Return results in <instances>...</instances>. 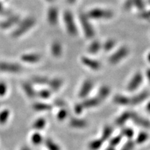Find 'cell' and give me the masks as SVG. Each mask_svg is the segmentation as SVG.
<instances>
[{
	"label": "cell",
	"mask_w": 150,
	"mask_h": 150,
	"mask_svg": "<svg viewBox=\"0 0 150 150\" xmlns=\"http://www.w3.org/2000/svg\"><path fill=\"white\" fill-rule=\"evenodd\" d=\"M47 1H49V2H52V1H54V0H47Z\"/></svg>",
	"instance_id": "52"
},
{
	"label": "cell",
	"mask_w": 150,
	"mask_h": 150,
	"mask_svg": "<svg viewBox=\"0 0 150 150\" xmlns=\"http://www.w3.org/2000/svg\"><path fill=\"white\" fill-rule=\"evenodd\" d=\"M67 1H68V3L72 4V3H74L75 1H76V0H67Z\"/></svg>",
	"instance_id": "49"
},
{
	"label": "cell",
	"mask_w": 150,
	"mask_h": 150,
	"mask_svg": "<svg viewBox=\"0 0 150 150\" xmlns=\"http://www.w3.org/2000/svg\"><path fill=\"white\" fill-rule=\"evenodd\" d=\"M110 93V89L108 86H101L98 93V98L101 101L103 100H105L109 96Z\"/></svg>",
	"instance_id": "21"
},
{
	"label": "cell",
	"mask_w": 150,
	"mask_h": 150,
	"mask_svg": "<svg viewBox=\"0 0 150 150\" xmlns=\"http://www.w3.org/2000/svg\"><path fill=\"white\" fill-rule=\"evenodd\" d=\"M50 87L51 88V90L54 91H57L59 90V88L62 87L63 84V81L59 78H54L51 80L49 81Z\"/></svg>",
	"instance_id": "19"
},
{
	"label": "cell",
	"mask_w": 150,
	"mask_h": 150,
	"mask_svg": "<svg viewBox=\"0 0 150 150\" xmlns=\"http://www.w3.org/2000/svg\"><path fill=\"white\" fill-rule=\"evenodd\" d=\"M23 88L26 95L30 98H33L36 96V92L30 83H25L23 84Z\"/></svg>",
	"instance_id": "23"
},
{
	"label": "cell",
	"mask_w": 150,
	"mask_h": 150,
	"mask_svg": "<svg viewBox=\"0 0 150 150\" xmlns=\"http://www.w3.org/2000/svg\"><path fill=\"white\" fill-rule=\"evenodd\" d=\"M19 21H20V18L18 16H13L8 18L6 20L2 22L1 27L3 29H8V28H11L15 25H16Z\"/></svg>",
	"instance_id": "15"
},
{
	"label": "cell",
	"mask_w": 150,
	"mask_h": 150,
	"mask_svg": "<svg viewBox=\"0 0 150 150\" xmlns=\"http://www.w3.org/2000/svg\"><path fill=\"white\" fill-rule=\"evenodd\" d=\"M52 108L51 105L45 103H36L33 105V109L36 111H50Z\"/></svg>",
	"instance_id": "20"
},
{
	"label": "cell",
	"mask_w": 150,
	"mask_h": 150,
	"mask_svg": "<svg viewBox=\"0 0 150 150\" xmlns=\"http://www.w3.org/2000/svg\"><path fill=\"white\" fill-rule=\"evenodd\" d=\"M7 92V86L4 82H0V96L2 97L6 95Z\"/></svg>",
	"instance_id": "38"
},
{
	"label": "cell",
	"mask_w": 150,
	"mask_h": 150,
	"mask_svg": "<svg viewBox=\"0 0 150 150\" xmlns=\"http://www.w3.org/2000/svg\"><path fill=\"white\" fill-rule=\"evenodd\" d=\"M22 68L21 66L16 63L1 62L0 63V71L3 72L16 73L20 72Z\"/></svg>",
	"instance_id": "6"
},
{
	"label": "cell",
	"mask_w": 150,
	"mask_h": 150,
	"mask_svg": "<svg viewBox=\"0 0 150 150\" xmlns=\"http://www.w3.org/2000/svg\"><path fill=\"white\" fill-rule=\"evenodd\" d=\"M149 96V93L146 91L141 92L138 95L133 96L131 99H130V103L131 105H138L139 103L143 102Z\"/></svg>",
	"instance_id": "12"
},
{
	"label": "cell",
	"mask_w": 150,
	"mask_h": 150,
	"mask_svg": "<svg viewBox=\"0 0 150 150\" xmlns=\"http://www.w3.org/2000/svg\"><path fill=\"white\" fill-rule=\"evenodd\" d=\"M134 5L133 0H128L125 4V8L126 9H129L132 8V6Z\"/></svg>",
	"instance_id": "42"
},
{
	"label": "cell",
	"mask_w": 150,
	"mask_h": 150,
	"mask_svg": "<svg viewBox=\"0 0 150 150\" xmlns=\"http://www.w3.org/2000/svg\"><path fill=\"white\" fill-rule=\"evenodd\" d=\"M81 62L86 67L94 70V71H97V70L100 69L101 67V63L98 61L88 57H85V56L81 58Z\"/></svg>",
	"instance_id": "9"
},
{
	"label": "cell",
	"mask_w": 150,
	"mask_h": 150,
	"mask_svg": "<svg viewBox=\"0 0 150 150\" xmlns=\"http://www.w3.org/2000/svg\"><path fill=\"white\" fill-rule=\"evenodd\" d=\"M45 144L49 150H61L60 147L58 144H56L51 139L48 138L45 141Z\"/></svg>",
	"instance_id": "26"
},
{
	"label": "cell",
	"mask_w": 150,
	"mask_h": 150,
	"mask_svg": "<svg viewBox=\"0 0 150 150\" xmlns=\"http://www.w3.org/2000/svg\"><path fill=\"white\" fill-rule=\"evenodd\" d=\"M134 147V143L132 141H129L126 143L124 146L122 148L121 150H133Z\"/></svg>",
	"instance_id": "39"
},
{
	"label": "cell",
	"mask_w": 150,
	"mask_h": 150,
	"mask_svg": "<svg viewBox=\"0 0 150 150\" xmlns=\"http://www.w3.org/2000/svg\"><path fill=\"white\" fill-rule=\"evenodd\" d=\"M106 150H115V148H114V147H112V146H110V147H108V148Z\"/></svg>",
	"instance_id": "50"
},
{
	"label": "cell",
	"mask_w": 150,
	"mask_h": 150,
	"mask_svg": "<svg viewBox=\"0 0 150 150\" xmlns=\"http://www.w3.org/2000/svg\"><path fill=\"white\" fill-rule=\"evenodd\" d=\"M112 133V128L110 126H106L103 129L102 133L101 139L103 141H105L108 139Z\"/></svg>",
	"instance_id": "27"
},
{
	"label": "cell",
	"mask_w": 150,
	"mask_h": 150,
	"mask_svg": "<svg viewBox=\"0 0 150 150\" xmlns=\"http://www.w3.org/2000/svg\"><path fill=\"white\" fill-rule=\"evenodd\" d=\"M43 137L39 133H35L31 137V142L35 145H39L43 142Z\"/></svg>",
	"instance_id": "30"
},
{
	"label": "cell",
	"mask_w": 150,
	"mask_h": 150,
	"mask_svg": "<svg viewBox=\"0 0 150 150\" xmlns=\"http://www.w3.org/2000/svg\"><path fill=\"white\" fill-rule=\"evenodd\" d=\"M80 21L84 35L88 38H92L95 36V31L89 18L86 15H81L80 16Z\"/></svg>",
	"instance_id": "5"
},
{
	"label": "cell",
	"mask_w": 150,
	"mask_h": 150,
	"mask_svg": "<svg viewBox=\"0 0 150 150\" xmlns=\"http://www.w3.org/2000/svg\"><path fill=\"white\" fill-rule=\"evenodd\" d=\"M146 76H147V78L148 79L149 82L150 83V68L147 69V71H146Z\"/></svg>",
	"instance_id": "45"
},
{
	"label": "cell",
	"mask_w": 150,
	"mask_h": 150,
	"mask_svg": "<svg viewBox=\"0 0 150 150\" xmlns=\"http://www.w3.org/2000/svg\"><path fill=\"white\" fill-rule=\"evenodd\" d=\"M142 18L143 19H149L150 18V11H143L142 15H141Z\"/></svg>",
	"instance_id": "43"
},
{
	"label": "cell",
	"mask_w": 150,
	"mask_h": 150,
	"mask_svg": "<svg viewBox=\"0 0 150 150\" xmlns=\"http://www.w3.org/2000/svg\"><path fill=\"white\" fill-rule=\"evenodd\" d=\"M10 112L7 109L3 110L0 112V124L4 125L5 124L9 117Z\"/></svg>",
	"instance_id": "28"
},
{
	"label": "cell",
	"mask_w": 150,
	"mask_h": 150,
	"mask_svg": "<svg viewBox=\"0 0 150 150\" xmlns=\"http://www.w3.org/2000/svg\"><path fill=\"white\" fill-rule=\"evenodd\" d=\"M146 110L148 112H150V102L148 103L147 106H146Z\"/></svg>",
	"instance_id": "47"
},
{
	"label": "cell",
	"mask_w": 150,
	"mask_h": 150,
	"mask_svg": "<svg viewBox=\"0 0 150 150\" xmlns=\"http://www.w3.org/2000/svg\"><path fill=\"white\" fill-rule=\"evenodd\" d=\"M58 20V11L56 8H51L48 12V21L51 25H55Z\"/></svg>",
	"instance_id": "13"
},
{
	"label": "cell",
	"mask_w": 150,
	"mask_h": 150,
	"mask_svg": "<svg viewBox=\"0 0 150 150\" xmlns=\"http://www.w3.org/2000/svg\"><path fill=\"white\" fill-rule=\"evenodd\" d=\"M143 81V75L141 73H136L133 77L131 78V81L128 83V90L129 91H134L141 85Z\"/></svg>",
	"instance_id": "7"
},
{
	"label": "cell",
	"mask_w": 150,
	"mask_h": 150,
	"mask_svg": "<svg viewBox=\"0 0 150 150\" xmlns=\"http://www.w3.org/2000/svg\"><path fill=\"white\" fill-rule=\"evenodd\" d=\"M129 119H131V112L126 111L123 112L116 119V123L118 126L123 125Z\"/></svg>",
	"instance_id": "22"
},
{
	"label": "cell",
	"mask_w": 150,
	"mask_h": 150,
	"mask_svg": "<svg viewBox=\"0 0 150 150\" xmlns=\"http://www.w3.org/2000/svg\"><path fill=\"white\" fill-rule=\"evenodd\" d=\"M84 109V107L82 105V103H78L74 106V112L76 114H80L82 112Z\"/></svg>",
	"instance_id": "41"
},
{
	"label": "cell",
	"mask_w": 150,
	"mask_h": 150,
	"mask_svg": "<svg viewBox=\"0 0 150 150\" xmlns=\"http://www.w3.org/2000/svg\"><path fill=\"white\" fill-rule=\"evenodd\" d=\"M134 132L132 129L131 128H125L121 131V136H125L128 138H131L133 137Z\"/></svg>",
	"instance_id": "34"
},
{
	"label": "cell",
	"mask_w": 150,
	"mask_h": 150,
	"mask_svg": "<svg viewBox=\"0 0 150 150\" xmlns=\"http://www.w3.org/2000/svg\"><path fill=\"white\" fill-rule=\"evenodd\" d=\"M133 4H135L134 6H137L138 9H142V10H143L144 5L143 0H133Z\"/></svg>",
	"instance_id": "40"
},
{
	"label": "cell",
	"mask_w": 150,
	"mask_h": 150,
	"mask_svg": "<svg viewBox=\"0 0 150 150\" xmlns=\"http://www.w3.org/2000/svg\"><path fill=\"white\" fill-rule=\"evenodd\" d=\"M36 23L35 19L33 18H28L21 22L15 30L13 32L12 36L14 38H18L26 33L33 27Z\"/></svg>",
	"instance_id": "1"
},
{
	"label": "cell",
	"mask_w": 150,
	"mask_h": 150,
	"mask_svg": "<svg viewBox=\"0 0 150 150\" xmlns=\"http://www.w3.org/2000/svg\"><path fill=\"white\" fill-rule=\"evenodd\" d=\"M41 55L38 53H29L23 54L21 59L23 62L27 63H36L40 62L41 59Z\"/></svg>",
	"instance_id": "11"
},
{
	"label": "cell",
	"mask_w": 150,
	"mask_h": 150,
	"mask_svg": "<svg viewBox=\"0 0 150 150\" xmlns=\"http://www.w3.org/2000/svg\"><path fill=\"white\" fill-rule=\"evenodd\" d=\"M69 125L73 128L81 129L86 127L88 126V122L83 119L72 118L69 121Z\"/></svg>",
	"instance_id": "14"
},
{
	"label": "cell",
	"mask_w": 150,
	"mask_h": 150,
	"mask_svg": "<svg viewBox=\"0 0 150 150\" xmlns=\"http://www.w3.org/2000/svg\"><path fill=\"white\" fill-rule=\"evenodd\" d=\"M148 134L146 133L142 132L139 133V134L138 135V137L137 138V141H136V142H137V143L138 144H142L146 142V141L148 139Z\"/></svg>",
	"instance_id": "32"
},
{
	"label": "cell",
	"mask_w": 150,
	"mask_h": 150,
	"mask_svg": "<svg viewBox=\"0 0 150 150\" xmlns=\"http://www.w3.org/2000/svg\"><path fill=\"white\" fill-rule=\"evenodd\" d=\"M21 150H31V149L30 147H28V146H23V147L21 149Z\"/></svg>",
	"instance_id": "46"
},
{
	"label": "cell",
	"mask_w": 150,
	"mask_h": 150,
	"mask_svg": "<svg viewBox=\"0 0 150 150\" xmlns=\"http://www.w3.org/2000/svg\"><path fill=\"white\" fill-rule=\"evenodd\" d=\"M101 48V45L98 41H94L88 47V51L91 53H97Z\"/></svg>",
	"instance_id": "24"
},
{
	"label": "cell",
	"mask_w": 150,
	"mask_h": 150,
	"mask_svg": "<svg viewBox=\"0 0 150 150\" xmlns=\"http://www.w3.org/2000/svg\"><path fill=\"white\" fill-rule=\"evenodd\" d=\"M103 141L101 139L93 140L89 144V148L91 150H97L102 146Z\"/></svg>",
	"instance_id": "29"
},
{
	"label": "cell",
	"mask_w": 150,
	"mask_h": 150,
	"mask_svg": "<svg viewBox=\"0 0 150 150\" xmlns=\"http://www.w3.org/2000/svg\"><path fill=\"white\" fill-rule=\"evenodd\" d=\"M68 111L66 109H62L59 111L57 115V118L59 121H63L68 116Z\"/></svg>",
	"instance_id": "36"
},
{
	"label": "cell",
	"mask_w": 150,
	"mask_h": 150,
	"mask_svg": "<svg viewBox=\"0 0 150 150\" xmlns=\"http://www.w3.org/2000/svg\"><path fill=\"white\" fill-rule=\"evenodd\" d=\"M38 95L41 98L47 99L51 96V90H48V89H43L38 93Z\"/></svg>",
	"instance_id": "35"
},
{
	"label": "cell",
	"mask_w": 150,
	"mask_h": 150,
	"mask_svg": "<svg viewBox=\"0 0 150 150\" xmlns=\"http://www.w3.org/2000/svg\"><path fill=\"white\" fill-rule=\"evenodd\" d=\"M113 101L116 104H118L120 105L125 106L130 104L129 98H128L127 96L121 95H116L113 98Z\"/></svg>",
	"instance_id": "18"
},
{
	"label": "cell",
	"mask_w": 150,
	"mask_h": 150,
	"mask_svg": "<svg viewBox=\"0 0 150 150\" xmlns=\"http://www.w3.org/2000/svg\"><path fill=\"white\" fill-rule=\"evenodd\" d=\"M93 87V83L91 80L87 79L84 81L81 87L80 90L79 92V96L81 98H84L86 97L88 94L91 92Z\"/></svg>",
	"instance_id": "8"
},
{
	"label": "cell",
	"mask_w": 150,
	"mask_h": 150,
	"mask_svg": "<svg viewBox=\"0 0 150 150\" xmlns=\"http://www.w3.org/2000/svg\"><path fill=\"white\" fill-rule=\"evenodd\" d=\"M51 51L54 57L58 58L60 57L61 55L62 54L63 48L62 46L59 43L58 41H54L51 45Z\"/></svg>",
	"instance_id": "16"
},
{
	"label": "cell",
	"mask_w": 150,
	"mask_h": 150,
	"mask_svg": "<svg viewBox=\"0 0 150 150\" xmlns=\"http://www.w3.org/2000/svg\"><path fill=\"white\" fill-rule=\"evenodd\" d=\"M63 20L68 33L71 36H76L78 33V30L72 13L69 11H65L63 15Z\"/></svg>",
	"instance_id": "2"
},
{
	"label": "cell",
	"mask_w": 150,
	"mask_h": 150,
	"mask_svg": "<svg viewBox=\"0 0 150 150\" xmlns=\"http://www.w3.org/2000/svg\"><path fill=\"white\" fill-rule=\"evenodd\" d=\"M116 42L113 40H109L106 41V43H105V44L103 45V48L105 51H109L113 48Z\"/></svg>",
	"instance_id": "31"
},
{
	"label": "cell",
	"mask_w": 150,
	"mask_h": 150,
	"mask_svg": "<svg viewBox=\"0 0 150 150\" xmlns=\"http://www.w3.org/2000/svg\"><path fill=\"white\" fill-rule=\"evenodd\" d=\"M55 104L57 106L59 107H62L64 105V102L62 100H57L55 102Z\"/></svg>",
	"instance_id": "44"
},
{
	"label": "cell",
	"mask_w": 150,
	"mask_h": 150,
	"mask_svg": "<svg viewBox=\"0 0 150 150\" xmlns=\"http://www.w3.org/2000/svg\"><path fill=\"white\" fill-rule=\"evenodd\" d=\"M149 3H150V0H149Z\"/></svg>",
	"instance_id": "53"
},
{
	"label": "cell",
	"mask_w": 150,
	"mask_h": 150,
	"mask_svg": "<svg viewBox=\"0 0 150 150\" xmlns=\"http://www.w3.org/2000/svg\"><path fill=\"white\" fill-rule=\"evenodd\" d=\"M49 79L44 76H36L33 78L34 83L38 84H45L49 83Z\"/></svg>",
	"instance_id": "33"
},
{
	"label": "cell",
	"mask_w": 150,
	"mask_h": 150,
	"mask_svg": "<svg viewBox=\"0 0 150 150\" xmlns=\"http://www.w3.org/2000/svg\"><path fill=\"white\" fill-rule=\"evenodd\" d=\"M88 18L101 20V19H110L113 16V13L108 9L95 8L90 11L86 15Z\"/></svg>",
	"instance_id": "3"
},
{
	"label": "cell",
	"mask_w": 150,
	"mask_h": 150,
	"mask_svg": "<svg viewBox=\"0 0 150 150\" xmlns=\"http://www.w3.org/2000/svg\"><path fill=\"white\" fill-rule=\"evenodd\" d=\"M46 120L43 118L37 119L33 125V127L36 130H41L45 127Z\"/></svg>",
	"instance_id": "25"
},
{
	"label": "cell",
	"mask_w": 150,
	"mask_h": 150,
	"mask_svg": "<svg viewBox=\"0 0 150 150\" xmlns=\"http://www.w3.org/2000/svg\"><path fill=\"white\" fill-rule=\"evenodd\" d=\"M121 138H122L121 135L117 136V137H115L113 138H112L110 142V146L115 147V146H117V145H118L121 142Z\"/></svg>",
	"instance_id": "37"
},
{
	"label": "cell",
	"mask_w": 150,
	"mask_h": 150,
	"mask_svg": "<svg viewBox=\"0 0 150 150\" xmlns=\"http://www.w3.org/2000/svg\"><path fill=\"white\" fill-rule=\"evenodd\" d=\"M3 11V5L1 4V3H0V13H1Z\"/></svg>",
	"instance_id": "48"
},
{
	"label": "cell",
	"mask_w": 150,
	"mask_h": 150,
	"mask_svg": "<svg viewBox=\"0 0 150 150\" xmlns=\"http://www.w3.org/2000/svg\"><path fill=\"white\" fill-rule=\"evenodd\" d=\"M148 62L150 63V53L148 55Z\"/></svg>",
	"instance_id": "51"
},
{
	"label": "cell",
	"mask_w": 150,
	"mask_h": 150,
	"mask_svg": "<svg viewBox=\"0 0 150 150\" xmlns=\"http://www.w3.org/2000/svg\"><path fill=\"white\" fill-rule=\"evenodd\" d=\"M128 53L129 50L127 47H121L110 56L109 58V62L112 64L118 63L122 59L126 57Z\"/></svg>",
	"instance_id": "4"
},
{
	"label": "cell",
	"mask_w": 150,
	"mask_h": 150,
	"mask_svg": "<svg viewBox=\"0 0 150 150\" xmlns=\"http://www.w3.org/2000/svg\"><path fill=\"white\" fill-rule=\"evenodd\" d=\"M101 103V100L97 98H89L86 100H84L83 103L82 105L84 107V108H90L96 107L99 105Z\"/></svg>",
	"instance_id": "17"
},
{
	"label": "cell",
	"mask_w": 150,
	"mask_h": 150,
	"mask_svg": "<svg viewBox=\"0 0 150 150\" xmlns=\"http://www.w3.org/2000/svg\"><path fill=\"white\" fill-rule=\"evenodd\" d=\"M131 119L138 126L143 128H150V122L143 117L139 116L137 113L133 112H131Z\"/></svg>",
	"instance_id": "10"
}]
</instances>
